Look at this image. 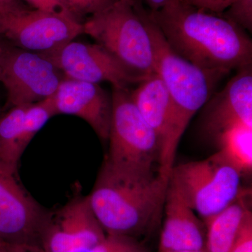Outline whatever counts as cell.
I'll use <instances>...</instances> for the list:
<instances>
[{
	"instance_id": "31",
	"label": "cell",
	"mask_w": 252,
	"mask_h": 252,
	"mask_svg": "<svg viewBox=\"0 0 252 252\" xmlns=\"http://www.w3.org/2000/svg\"><path fill=\"white\" fill-rule=\"evenodd\" d=\"M114 1H117V0H114Z\"/></svg>"
},
{
	"instance_id": "21",
	"label": "cell",
	"mask_w": 252,
	"mask_h": 252,
	"mask_svg": "<svg viewBox=\"0 0 252 252\" xmlns=\"http://www.w3.org/2000/svg\"><path fill=\"white\" fill-rule=\"evenodd\" d=\"M73 17L79 18L86 15H94L102 11L114 2V0H59Z\"/></svg>"
},
{
	"instance_id": "22",
	"label": "cell",
	"mask_w": 252,
	"mask_h": 252,
	"mask_svg": "<svg viewBox=\"0 0 252 252\" xmlns=\"http://www.w3.org/2000/svg\"><path fill=\"white\" fill-rule=\"evenodd\" d=\"M230 252H252V215L245 222Z\"/></svg>"
},
{
	"instance_id": "10",
	"label": "cell",
	"mask_w": 252,
	"mask_h": 252,
	"mask_svg": "<svg viewBox=\"0 0 252 252\" xmlns=\"http://www.w3.org/2000/svg\"><path fill=\"white\" fill-rule=\"evenodd\" d=\"M106 235L87 197H78L48 215L39 245L45 252H79L95 248Z\"/></svg>"
},
{
	"instance_id": "19",
	"label": "cell",
	"mask_w": 252,
	"mask_h": 252,
	"mask_svg": "<svg viewBox=\"0 0 252 252\" xmlns=\"http://www.w3.org/2000/svg\"><path fill=\"white\" fill-rule=\"evenodd\" d=\"M220 16L245 32H252V0H233Z\"/></svg>"
},
{
	"instance_id": "12",
	"label": "cell",
	"mask_w": 252,
	"mask_h": 252,
	"mask_svg": "<svg viewBox=\"0 0 252 252\" xmlns=\"http://www.w3.org/2000/svg\"><path fill=\"white\" fill-rule=\"evenodd\" d=\"M56 115L81 118L99 138L108 140L112 114V97L98 84L63 78L51 96Z\"/></svg>"
},
{
	"instance_id": "18",
	"label": "cell",
	"mask_w": 252,
	"mask_h": 252,
	"mask_svg": "<svg viewBox=\"0 0 252 252\" xmlns=\"http://www.w3.org/2000/svg\"><path fill=\"white\" fill-rule=\"evenodd\" d=\"M220 152L242 174L252 168V127L237 124L227 127L218 135Z\"/></svg>"
},
{
	"instance_id": "30",
	"label": "cell",
	"mask_w": 252,
	"mask_h": 252,
	"mask_svg": "<svg viewBox=\"0 0 252 252\" xmlns=\"http://www.w3.org/2000/svg\"><path fill=\"white\" fill-rule=\"evenodd\" d=\"M1 239H0V242H1Z\"/></svg>"
},
{
	"instance_id": "6",
	"label": "cell",
	"mask_w": 252,
	"mask_h": 252,
	"mask_svg": "<svg viewBox=\"0 0 252 252\" xmlns=\"http://www.w3.org/2000/svg\"><path fill=\"white\" fill-rule=\"evenodd\" d=\"M242 175L219 151L204 160L174 166L169 180L203 221L241 195Z\"/></svg>"
},
{
	"instance_id": "17",
	"label": "cell",
	"mask_w": 252,
	"mask_h": 252,
	"mask_svg": "<svg viewBox=\"0 0 252 252\" xmlns=\"http://www.w3.org/2000/svg\"><path fill=\"white\" fill-rule=\"evenodd\" d=\"M29 105L12 107L0 117V163L16 170L23 152L36 135L24 122Z\"/></svg>"
},
{
	"instance_id": "8",
	"label": "cell",
	"mask_w": 252,
	"mask_h": 252,
	"mask_svg": "<svg viewBox=\"0 0 252 252\" xmlns=\"http://www.w3.org/2000/svg\"><path fill=\"white\" fill-rule=\"evenodd\" d=\"M82 33L83 23L70 15L22 8L0 14V34L12 45L32 52H52Z\"/></svg>"
},
{
	"instance_id": "28",
	"label": "cell",
	"mask_w": 252,
	"mask_h": 252,
	"mask_svg": "<svg viewBox=\"0 0 252 252\" xmlns=\"http://www.w3.org/2000/svg\"><path fill=\"white\" fill-rule=\"evenodd\" d=\"M167 252H207L206 250H182V251H174Z\"/></svg>"
},
{
	"instance_id": "26",
	"label": "cell",
	"mask_w": 252,
	"mask_h": 252,
	"mask_svg": "<svg viewBox=\"0 0 252 252\" xmlns=\"http://www.w3.org/2000/svg\"><path fill=\"white\" fill-rule=\"evenodd\" d=\"M172 1V0H145L146 3L150 8L149 11H157Z\"/></svg>"
},
{
	"instance_id": "25",
	"label": "cell",
	"mask_w": 252,
	"mask_h": 252,
	"mask_svg": "<svg viewBox=\"0 0 252 252\" xmlns=\"http://www.w3.org/2000/svg\"><path fill=\"white\" fill-rule=\"evenodd\" d=\"M0 252H45L39 245L9 243L1 240Z\"/></svg>"
},
{
	"instance_id": "4",
	"label": "cell",
	"mask_w": 252,
	"mask_h": 252,
	"mask_svg": "<svg viewBox=\"0 0 252 252\" xmlns=\"http://www.w3.org/2000/svg\"><path fill=\"white\" fill-rule=\"evenodd\" d=\"M148 11L139 0H117L86 20L84 33L127 69L144 78L155 73Z\"/></svg>"
},
{
	"instance_id": "5",
	"label": "cell",
	"mask_w": 252,
	"mask_h": 252,
	"mask_svg": "<svg viewBox=\"0 0 252 252\" xmlns=\"http://www.w3.org/2000/svg\"><path fill=\"white\" fill-rule=\"evenodd\" d=\"M108 156L104 162L123 171L139 175L154 172L160 143L144 120L126 88L113 87Z\"/></svg>"
},
{
	"instance_id": "14",
	"label": "cell",
	"mask_w": 252,
	"mask_h": 252,
	"mask_svg": "<svg viewBox=\"0 0 252 252\" xmlns=\"http://www.w3.org/2000/svg\"><path fill=\"white\" fill-rule=\"evenodd\" d=\"M223 90L215 94L208 104L206 129L217 136L237 124L252 127V67L237 69Z\"/></svg>"
},
{
	"instance_id": "11",
	"label": "cell",
	"mask_w": 252,
	"mask_h": 252,
	"mask_svg": "<svg viewBox=\"0 0 252 252\" xmlns=\"http://www.w3.org/2000/svg\"><path fill=\"white\" fill-rule=\"evenodd\" d=\"M16 173L17 170L0 163V239L39 245L49 214L25 190Z\"/></svg>"
},
{
	"instance_id": "20",
	"label": "cell",
	"mask_w": 252,
	"mask_h": 252,
	"mask_svg": "<svg viewBox=\"0 0 252 252\" xmlns=\"http://www.w3.org/2000/svg\"><path fill=\"white\" fill-rule=\"evenodd\" d=\"M93 252H147L136 238L125 235H106L104 240L93 249Z\"/></svg>"
},
{
	"instance_id": "16",
	"label": "cell",
	"mask_w": 252,
	"mask_h": 252,
	"mask_svg": "<svg viewBox=\"0 0 252 252\" xmlns=\"http://www.w3.org/2000/svg\"><path fill=\"white\" fill-rule=\"evenodd\" d=\"M243 193L228 206L207 220V252H230L252 212L243 200Z\"/></svg>"
},
{
	"instance_id": "24",
	"label": "cell",
	"mask_w": 252,
	"mask_h": 252,
	"mask_svg": "<svg viewBox=\"0 0 252 252\" xmlns=\"http://www.w3.org/2000/svg\"><path fill=\"white\" fill-rule=\"evenodd\" d=\"M26 1H28L34 9L39 11L72 16L59 0H26Z\"/></svg>"
},
{
	"instance_id": "7",
	"label": "cell",
	"mask_w": 252,
	"mask_h": 252,
	"mask_svg": "<svg viewBox=\"0 0 252 252\" xmlns=\"http://www.w3.org/2000/svg\"><path fill=\"white\" fill-rule=\"evenodd\" d=\"M62 80L59 69L44 56L0 41V82L11 108L53 95Z\"/></svg>"
},
{
	"instance_id": "13",
	"label": "cell",
	"mask_w": 252,
	"mask_h": 252,
	"mask_svg": "<svg viewBox=\"0 0 252 252\" xmlns=\"http://www.w3.org/2000/svg\"><path fill=\"white\" fill-rule=\"evenodd\" d=\"M159 252L206 250V228L169 180Z\"/></svg>"
},
{
	"instance_id": "2",
	"label": "cell",
	"mask_w": 252,
	"mask_h": 252,
	"mask_svg": "<svg viewBox=\"0 0 252 252\" xmlns=\"http://www.w3.org/2000/svg\"><path fill=\"white\" fill-rule=\"evenodd\" d=\"M169 180L158 172L139 175L104 162L87 198L106 234L137 238L158 219Z\"/></svg>"
},
{
	"instance_id": "1",
	"label": "cell",
	"mask_w": 252,
	"mask_h": 252,
	"mask_svg": "<svg viewBox=\"0 0 252 252\" xmlns=\"http://www.w3.org/2000/svg\"><path fill=\"white\" fill-rule=\"evenodd\" d=\"M149 14L176 54L204 70L224 76L252 64L251 39L220 15L185 0H172Z\"/></svg>"
},
{
	"instance_id": "27",
	"label": "cell",
	"mask_w": 252,
	"mask_h": 252,
	"mask_svg": "<svg viewBox=\"0 0 252 252\" xmlns=\"http://www.w3.org/2000/svg\"><path fill=\"white\" fill-rule=\"evenodd\" d=\"M21 6L18 4H9V3L2 2L0 1V14L9 12L14 10L21 9Z\"/></svg>"
},
{
	"instance_id": "9",
	"label": "cell",
	"mask_w": 252,
	"mask_h": 252,
	"mask_svg": "<svg viewBox=\"0 0 252 252\" xmlns=\"http://www.w3.org/2000/svg\"><path fill=\"white\" fill-rule=\"evenodd\" d=\"M39 54L51 61L67 79L94 84L108 81L113 87L126 89L145 79L97 44L72 41L52 52Z\"/></svg>"
},
{
	"instance_id": "3",
	"label": "cell",
	"mask_w": 252,
	"mask_h": 252,
	"mask_svg": "<svg viewBox=\"0 0 252 252\" xmlns=\"http://www.w3.org/2000/svg\"><path fill=\"white\" fill-rule=\"evenodd\" d=\"M147 26L153 49L155 72L166 86L171 102L166 135L158 157L159 173L170 179L182 135L223 76L204 70L176 54L149 16V11Z\"/></svg>"
},
{
	"instance_id": "29",
	"label": "cell",
	"mask_w": 252,
	"mask_h": 252,
	"mask_svg": "<svg viewBox=\"0 0 252 252\" xmlns=\"http://www.w3.org/2000/svg\"><path fill=\"white\" fill-rule=\"evenodd\" d=\"M2 2L9 3V4H18L17 0H0Z\"/></svg>"
},
{
	"instance_id": "23",
	"label": "cell",
	"mask_w": 252,
	"mask_h": 252,
	"mask_svg": "<svg viewBox=\"0 0 252 252\" xmlns=\"http://www.w3.org/2000/svg\"><path fill=\"white\" fill-rule=\"evenodd\" d=\"M188 4L199 9L221 15L233 0H185Z\"/></svg>"
},
{
	"instance_id": "15",
	"label": "cell",
	"mask_w": 252,
	"mask_h": 252,
	"mask_svg": "<svg viewBox=\"0 0 252 252\" xmlns=\"http://www.w3.org/2000/svg\"><path fill=\"white\" fill-rule=\"evenodd\" d=\"M138 84L137 89L130 92L131 98L144 120L157 134L160 151L171 109L170 95L163 81L156 72Z\"/></svg>"
}]
</instances>
